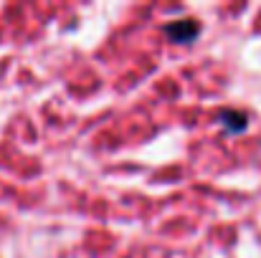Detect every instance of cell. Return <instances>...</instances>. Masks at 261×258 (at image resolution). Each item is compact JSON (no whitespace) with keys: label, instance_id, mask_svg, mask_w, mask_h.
<instances>
[{"label":"cell","instance_id":"cell-1","mask_svg":"<svg viewBox=\"0 0 261 258\" xmlns=\"http://www.w3.org/2000/svg\"><path fill=\"white\" fill-rule=\"evenodd\" d=\"M200 33V23L195 18H177V20H170L165 25V36L170 38V43H193Z\"/></svg>","mask_w":261,"mask_h":258},{"label":"cell","instance_id":"cell-2","mask_svg":"<svg viewBox=\"0 0 261 258\" xmlns=\"http://www.w3.org/2000/svg\"><path fill=\"white\" fill-rule=\"evenodd\" d=\"M218 119H221L223 129L231 132V134H239V132H244L249 127V117L244 111H239V109H223L218 114Z\"/></svg>","mask_w":261,"mask_h":258}]
</instances>
